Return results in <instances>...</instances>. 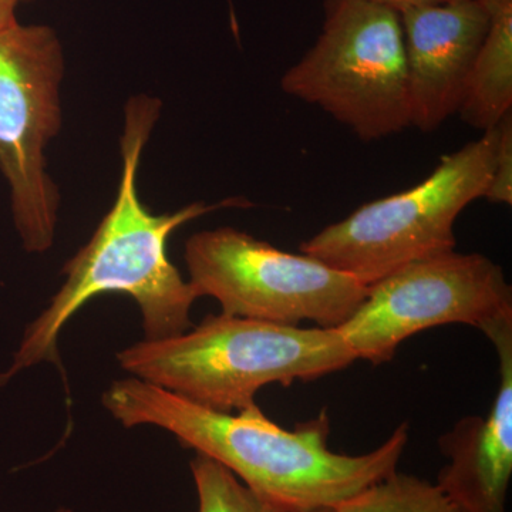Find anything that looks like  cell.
Segmentation results:
<instances>
[{"label": "cell", "instance_id": "3", "mask_svg": "<svg viewBox=\"0 0 512 512\" xmlns=\"http://www.w3.org/2000/svg\"><path fill=\"white\" fill-rule=\"evenodd\" d=\"M117 360L137 379L215 412L237 413L269 384L312 382L357 359L338 329L220 313L174 338L138 342Z\"/></svg>", "mask_w": 512, "mask_h": 512}, {"label": "cell", "instance_id": "11", "mask_svg": "<svg viewBox=\"0 0 512 512\" xmlns=\"http://www.w3.org/2000/svg\"><path fill=\"white\" fill-rule=\"evenodd\" d=\"M490 26L458 111L468 126L493 130L512 107V0H485Z\"/></svg>", "mask_w": 512, "mask_h": 512}, {"label": "cell", "instance_id": "8", "mask_svg": "<svg viewBox=\"0 0 512 512\" xmlns=\"http://www.w3.org/2000/svg\"><path fill=\"white\" fill-rule=\"evenodd\" d=\"M512 322V288L483 254L443 252L367 286L365 301L338 330L356 359L383 365L413 335L461 323L487 335Z\"/></svg>", "mask_w": 512, "mask_h": 512}, {"label": "cell", "instance_id": "6", "mask_svg": "<svg viewBox=\"0 0 512 512\" xmlns=\"http://www.w3.org/2000/svg\"><path fill=\"white\" fill-rule=\"evenodd\" d=\"M188 282L229 316L338 329L365 301L367 286L309 255H296L247 232L221 227L185 242Z\"/></svg>", "mask_w": 512, "mask_h": 512}, {"label": "cell", "instance_id": "17", "mask_svg": "<svg viewBox=\"0 0 512 512\" xmlns=\"http://www.w3.org/2000/svg\"><path fill=\"white\" fill-rule=\"evenodd\" d=\"M308 512H336L335 508H320V510H313Z\"/></svg>", "mask_w": 512, "mask_h": 512}, {"label": "cell", "instance_id": "7", "mask_svg": "<svg viewBox=\"0 0 512 512\" xmlns=\"http://www.w3.org/2000/svg\"><path fill=\"white\" fill-rule=\"evenodd\" d=\"M64 50L55 29L15 23L0 32V173L23 248L53 247L60 192L46 148L63 124Z\"/></svg>", "mask_w": 512, "mask_h": 512}, {"label": "cell", "instance_id": "1", "mask_svg": "<svg viewBox=\"0 0 512 512\" xmlns=\"http://www.w3.org/2000/svg\"><path fill=\"white\" fill-rule=\"evenodd\" d=\"M103 404L124 427L167 430L286 512L338 507L394 473L409 441V424L402 423L370 453H335L326 410L286 430L256 403L237 413L215 412L133 376L111 384Z\"/></svg>", "mask_w": 512, "mask_h": 512}, {"label": "cell", "instance_id": "9", "mask_svg": "<svg viewBox=\"0 0 512 512\" xmlns=\"http://www.w3.org/2000/svg\"><path fill=\"white\" fill-rule=\"evenodd\" d=\"M410 126L437 130L457 114L490 26L485 0H451L400 12Z\"/></svg>", "mask_w": 512, "mask_h": 512}, {"label": "cell", "instance_id": "13", "mask_svg": "<svg viewBox=\"0 0 512 512\" xmlns=\"http://www.w3.org/2000/svg\"><path fill=\"white\" fill-rule=\"evenodd\" d=\"M198 512H286L249 490L218 461L198 454L191 461Z\"/></svg>", "mask_w": 512, "mask_h": 512}, {"label": "cell", "instance_id": "12", "mask_svg": "<svg viewBox=\"0 0 512 512\" xmlns=\"http://www.w3.org/2000/svg\"><path fill=\"white\" fill-rule=\"evenodd\" d=\"M336 512H457L440 488L410 474H390L343 501Z\"/></svg>", "mask_w": 512, "mask_h": 512}, {"label": "cell", "instance_id": "5", "mask_svg": "<svg viewBox=\"0 0 512 512\" xmlns=\"http://www.w3.org/2000/svg\"><path fill=\"white\" fill-rule=\"evenodd\" d=\"M281 87L360 140L402 133L410 103L400 13L369 0H325L315 45L286 70Z\"/></svg>", "mask_w": 512, "mask_h": 512}, {"label": "cell", "instance_id": "15", "mask_svg": "<svg viewBox=\"0 0 512 512\" xmlns=\"http://www.w3.org/2000/svg\"><path fill=\"white\" fill-rule=\"evenodd\" d=\"M26 2L30 0H0V32L19 22L16 10Z\"/></svg>", "mask_w": 512, "mask_h": 512}, {"label": "cell", "instance_id": "2", "mask_svg": "<svg viewBox=\"0 0 512 512\" xmlns=\"http://www.w3.org/2000/svg\"><path fill=\"white\" fill-rule=\"evenodd\" d=\"M160 111L161 101L146 94L127 101L116 200L90 241L64 265L62 288L26 328L12 365L0 373V387L37 363H59L60 332L87 302L103 293H124L137 302L146 340L174 338L191 328L190 312L198 295L171 264L168 238L187 222L221 208L242 207L245 201L194 202L165 214L148 210L138 194L137 175Z\"/></svg>", "mask_w": 512, "mask_h": 512}, {"label": "cell", "instance_id": "10", "mask_svg": "<svg viewBox=\"0 0 512 512\" xmlns=\"http://www.w3.org/2000/svg\"><path fill=\"white\" fill-rule=\"evenodd\" d=\"M485 336L493 343L500 367L490 413L464 417L439 437L447 464L436 485L457 512H507L512 476V323Z\"/></svg>", "mask_w": 512, "mask_h": 512}, {"label": "cell", "instance_id": "14", "mask_svg": "<svg viewBox=\"0 0 512 512\" xmlns=\"http://www.w3.org/2000/svg\"><path fill=\"white\" fill-rule=\"evenodd\" d=\"M493 174L484 198L493 204H512V113L498 123Z\"/></svg>", "mask_w": 512, "mask_h": 512}, {"label": "cell", "instance_id": "4", "mask_svg": "<svg viewBox=\"0 0 512 512\" xmlns=\"http://www.w3.org/2000/svg\"><path fill=\"white\" fill-rule=\"evenodd\" d=\"M498 127L441 158L410 190L367 202L302 242V254L370 286L419 259L456 249L454 224L484 198L497 153Z\"/></svg>", "mask_w": 512, "mask_h": 512}, {"label": "cell", "instance_id": "16", "mask_svg": "<svg viewBox=\"0 0 512 512\" xmlns=\"http://www.w3.org/2000/svg\"><path fill=\"white\" fill-rule=\"evenodd\" d=\"M369 2L376 3V5L384 6L402 12L407 8H417V6L439 5V3L451 2V0H369Z\"/></svg>", "mask_w": 512, "mask_h": 512}]
</instances>
